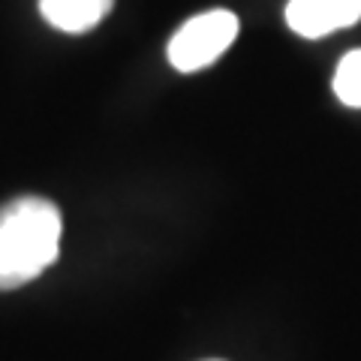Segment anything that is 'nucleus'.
<instances>
[{"mask_svg": "<svg viewBox=\"0 0 361 361\" xmlns=\"http://www.w3.org/2000/svg\"><path fill=\"white\" fill-rule=\"evenodd\" d=\"M61 211L42 196H21L0 208V289L37 280L61 253Z\"/></svg>", "mask_w": 361, "mask_h": 361, "instance_id": "obj_1", "label": "nucleus"}, {"mask_svg": "<svg viewBox=\"0 0 361 361\" xmlns=\"http://www.w3.org/2000/svg\"><path fill=\"white\" fill-rule=\"evenodd\" d=\"M238 16L229 9H211L180 25L169 42V63L178 73H196L220 58L238 37Z\"/></svg>", "mask_w": 361, "mask_h": 361, "instance_id": "obj_2", "label": "nucleus"}, {"mask_svg": "<svg viewBox=\"0 0 361 361\" xmlns=\"http://www.w3.org/2000/svg\"><path fill=\"white\" fill-rule=\"evenodd\" d=\"M361 18V0H289L286 25L304 39H319L353 27Z\"/></svg>", "mask_w": 361, "mask_h": 361, "instance_id": "obj_3", "label": "nucleus"}, {"mask_svg": "<svg viewBox=\"0 0 361 361\" xmlns=\"http://www.w3.org/2000/svg\"><path fill=\"white\" fill-rule=\"evenodd\" d=\"M115 0H39V13L63 33H85L109 16Z\"/></svg>", "mask_w": 361, "mask_h": 361, "instance_id": "obj_4", "label": "nucleus"}, {"mask_svg": "<svg viewBox=\"0 0 361 361\" xmlns=\"http://www.w3.org/2000/svg\"><path fill=\"white\" fill-rule=\"evenodd\" d=\"M334 94L343 106L361 109V49L349 51L334 70Z\"/></svg>", "mask_w": 361, "mask_h": 361, "instance_id": "obj_5", "label": "nucleus"}]
</instances>
